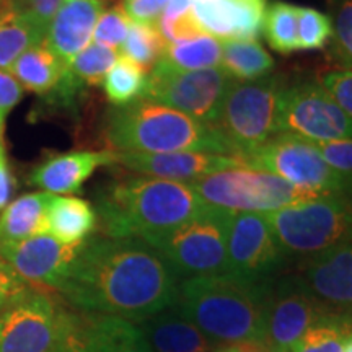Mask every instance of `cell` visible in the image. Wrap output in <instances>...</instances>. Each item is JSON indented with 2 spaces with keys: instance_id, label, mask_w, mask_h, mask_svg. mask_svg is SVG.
<instances>
[{
  "instance_id": "13",
  "label": "cell",
  "mask_w": 352,
  "mask_h": 352,
  "mask_svg": "<svg viewBox=\"0 0 352 352\" xmlns=\"http://www.w3.org/2000/svg\"><path fill=\"white\" fill-rule=\"evenodd\" d=\"M63 311L46 290L28 287L0 311V352H51Z\"/></svg>"
},
{
  "instance_id": "36",
  "label": "cell",
  "mask_w": 352,
  "mask_h": 352,
  "mask_svg": "<svg viewBox=\"0 0 352 352\" xmlns=\"http://www.w3.org/2000/svg\"><path fill=\"white\" fill-rule=\"evenodd\" d=\"M131 28V19L124 7L116 6L101 12L94 32V43L103 44L111 50H120L124 44Z\"/></svg>"
},
{
  "instance_id": "48",
  "label": "cell",
  "mask_w": 352,
  "mask_h": 352,
  "mask_svg": "<svg viewBox=\"0 0 352 352\" xmlns=\"http://www.w3.org/2000/svg\"><path fill=\"white\" fill-rule=\"evenodd\" d=\"M344 352H352V340L346 344V347H344Z\"/></svg>"
},
{
  "instance_id": "44",
  "label": "cell",
  "mask_w": 352,
  "mask_h": 352,
  "mask_svg": "<svg viewBox=\"0 0 352 352\" xmlns=\"http://www.w3.org/2000/svg\"><path fill=\"white\" fill-rule=\"evenodd\" d=\"M13 188H15V182L8 166L6 151H0V212L10 204Z\"/></svg>"
},
{
  "instance_id": "29",
  "label": "cell",
  "mask_w": 352,
  "mask_h": 352,
  "mask_svg": "<svg viewBox=\"0 0 352 352\" xmlns=\"http://www.w3.org/2000/svg\"><path fill=\"white\" fill-rule=\"evenodd\" d=\"M145 87H147L145 70L122 54L103 80L104 95L114 107H126L144 98Z\"/></svg>"
},
{
  "instance_id": "4",
  "label": "cell",
  "mask_w": 352,
  "mask_h": 352,
  "mask_svg": "<svg viewBox=\"0 0 352 352\" xmlns=\"http://www.w3.org/2000/svg\"><path fill=\"white\" fill-rule=\"evenodd\" d=\"M107 139L116 151L126 153L209 152L233 155L215 127L145 98L109 111Z\"/></svg>"
},
{
  "instance_id": "5",
  "label": "cell",
  "mask_w": 352,
  "mask_h": 352,
  "mask_svg": "<svg viewBox=\"0 0 352 352\" xmlns=\"http://www.w3.org/2000/svg\"><path fill=\"white\" fill-rule=\"evenodd\" d=\"M264 215L287 261L298 266L352 241L349 197H311Z\"/></svg>"
},
{
  "instance_id": "22",
  "label": "cell",
  "mask_w": 352,
  "mask_h": 352,
  "mask_svg": "<svg viewBox=\"0 0 352 352\" xmlns=\"http://www.w3.org/2000/svg\"><path fill=\"white\" fill-rule=\"evenodd\" d=\"M78 328L88 352H153L139 324L121 316L83 311Z\"/></svg>"
},
{
  "instance_id": "16",
  "label": "cell",
  "mask_w": 352,
  "mask_h": 352,
  "mask_svg": "<svg viewBox=\"0 0 352 352\" xmlns=\"http://www.w3.org/2000/svg\"><path fill=\"white\" fill-rule=\"evenodd\" d=\"M116 164L152 178L168 182L195 183L204 176L232 168H248L241 157L209 152L126 153L116 152Z\"/></svg>"
},
{
  "instance_id": "20",
  "label": "cell",
  "mask_w": 352,
  "mask_h": 352,
  "mask_svg": "<svg viewBox=\"0 0 352 352\" xmlns=\"http://www.w3.org/2000/svg\"><path fill=\"white\" fill-rule=\"evenodd\" d=\"M116 164V152L111 151H74L54 153L30 176L33 186L50 195H74L100 166Z\"/></svg>"
},
{
  "instance_id": "12",
  "label": "cell",
  "mask_w": 352,
  "mask_h": 352,
  "mask_svg": "<svg viewBox=\"0 0 352 352\" xmlns=\"http://www.w3.org/2000/svg\"><path fill=\"white\" fill-rule=\"evenodd\" d=\"M279 129L310 142H329L352 138V120L318 82L305 80L284 88Z\"/></svg>"
},
{
  "instance_id": "23",
  "label": "cell",
  "mask_w": 352,
  "mask_h": 352,
  "mask_svg": "<svg viewBox=\"0 0 352 352\" xmlns=\"http://www.w3.org/2000/svg\"><path fill=\"white\" fill-rule=\"evenodd\" d=\"M98 226V215L90 202L78 197L52 196L46 214L47 235L64 245H80Z\"/></svg>"
},
{
  "instance_id": "8",
  "label": "cell",
  "mask_w": 352,
  "mask_h": 352,
  "mask_svg": "<svg viewBox=\"0 0 352 352\" xmlns=\"http://www.w3.org/2000/svg\"><path fill=\"white\" fill-rule=\"evenodd\" d=\"M248 168L267 171L314 196H352V175L329 166L310 140L280 132L241 157Z\"/></svg>"
},
{
  "instance_id": "31",
  "label": "cell",
  "mask_w": 352,
  "mask_h": 352,
  "mask_svg": "<svg viewBox=\"0 0 352 352\" xmlns=\"http://www.w3.org/2000/svg\"><path fill=\"white\" fill-rule=\"evenodd\" d=\"M298 7L287 2H274L264 12L263 34L272 50L280 54L298 51Z\"/></svg>"
},
{
  "instance_id": "42",
  "label": "cell",
  "mask_w": 352,
  "mask_h": 352,
  "mask_svg": "<svg viewBox=\"0 0 352 352\" xmlns=\"http://www.w3.org/2000/svg\"><path fill=\"white\" fill-rule=\"evenodd\" d=\"M23 98V87L8 70L0 69V121H6L12 111Z\"/></svg>"
},
{
  "instance_id": "1",
  "label": "cell",
  "mask_w": 352,
  "mask_h": 352,
  "mask_svg": "<svg viewBox=\"0 0 352 352\" xmlns=\"http://www.w3.org/2000/svg\"><path fill=\"white\" fill-rule=\"evenodd\" d=\"M179 283L144 240L95 236L80 245L57 292L85 314L140 323L178 302Z\"/></svg>"
},
{
  "instance_id": "19",
  "label": "cell",
  "mask_w": 352,
  "mask_h": 352,
  "mask_svg": "<svg viewBox=\"0 0 352 352\" xmlns=\"http://www.w3.org/2000/svg\"><path fill=\"white\" fill-rule=\"evenodd\" d=\"M103 12V0H63L47 26L46 44L65 69L94 39L96 21Z\"/></svg>"
},
{
  "instance_id": "32",
  "label": "cell",
  "mask_w": 352,
  "mask_h": 352,
  "mask_svg": "<svg viewBox=\"0 0 352 352\" xmlns=\"http://www.w3.org/2000/svg\"><path fill=\"white\" fill-rule=\"evenodd\" d=\"M121 50L122 56L145 70L153 67L164 57L166 41L158 32L157 25L131 21L129 33Z\"/></svg>"
},
{
  "instance_id": "3",
  "label": "cell",
  "mask_w": 352,
  "mask_h": 352,
  "mask_svg": "<svg viewBox=\"0 0 352 352\" xmlns=\"http://www.w3.org/2000/svg\"><path fill=\"white\" fill-rule=\"evenodd\" d=\"M204 208L189 183L140 175L108 184L98 196L96 215L104 236L151 243Z\"/></svg>"
},
{
  "instance_id": "27",
  "label": "cell",
  "mask_w": 352,
  "mask_h": 352,
  "mask_svg": "<svg viewBox=\"0 0 352 352\" xmlns=\"http://www.w3.org/2000/svg\"><path fill=\"white\" fill-rule=\"evenodd\" d=\"M220 69L233 82H253L270 76L274 59L258 41H222Z\"/></svg>"
},
{
  "instance_id": "37",
  "label": "cell",
  "mask_w": 352,
  "mask_h": 352,
  "mask_svg": "<svg viewBox=\"0 0 352 352\" xmlns=\"http://www.w3.org/2000/svg\"><path fill=\"white\" fill-rule=\"evenodd\" d=\"M316 82L331 95L338 107L352 120V69L338 67L327 70L316 78Z\"/></svg>"
},
{
  "instance_id": "41",
  "label": "cell",
  "mask_w": 352,
  "mask_h": 352,
  "mask_svg": "<svg viewBox=\"0 0 352 352\" xmlns=\"http://www.w3.org/2000/svg\"><path fill=\"white\" fill-rule=\"evenodd\" d=\"M170 0H126L124 10L131 21L157 25Z\"/></svg>"
},
{
  "instance_id": "46",
  "label": "cell",
  "mask_w": 352,
  "mask_h": 352,
  "mask_svg": "<svg viewBox=\"0 0 352 352\" xmlns=\"http://www.w3.org/2000/svg\"><path fill=\"white\" fill-rule=\"evenodd\" d=\"M266 351L263 346L259 344H233L227 347H220L214 352H263Z\"/></svg>"
},
{
  "instance_id": "14",
  "label": "cell",
  "mask_w": 352,
  "mask_h": 352,
  "mask_svg": "<svg viewBox=\"0 0 352 352\" xmlns=\"http://www.w3.org/2000/svg\"><path fill=\"white\" fill-rule=\"evenodd\" d=\"M327 311L300 276L277 277L272 284L263 347L267 352H292L307 329Z\"/></svg>"
},
{
  "instance_id": "43",
  "label": "cell",
  "mask_w": 352,
  "mask_h": 352,
  "mask_svg": "<svg viewBox=\"0 0 352 352\" xmlns=\"http://www.w3.org/2000/svg\"><path fill=\"white\" fill-rule=\"evenodd\" d=\"M26 289H28V284L23 283L16 276V272L8 266V263L0 258V311Z\"/></svg>"
},
{
  "instance_id": "6",
  "label": "cell",
  "mask_w": 352,
  "mask_h": 352,
  "mask_svg": "<svg viewBox=\"0 0 352 352\" xmlns=\"http://www.w3.org/2000/svg\"><path fill=\"white\" fill-rule=\"evenodd\" d=\"M285 85L279 76L233 82L220 108L217 129L235 157H245L280 134V101Z\"/></svg>"
},
{
  "instance_id": "18",
  "label": "cell",
  "mask_w": 352,
  "mask_h": 352,
  "mask_svg": "<svg viewBox=\"0 0 352 352\" xmlns=\"http://www.w3.org/2000/svg\"><path fill=\"white\" fill-rule=\"evenodd\" d=\"M298 270L303 284L327 310L352 316V241L302 264Z\"/></svg>"
},
{
  "instance_id": "30",
  "label": "cell",
  "mask_w": 352,
  "mask_h": 352,
  "mask_svg": "<svg viewBox=\"0 0 352 352\" xmlns=\"http://www.w3.org/2000/svg\"><path fill=\"white\" fill-rule=\"evenodd\" d=\"M222 41L210 34H201L195 39L166 44L164 59L183 70H202L220 65Z\"/></svg>"
},
{
  "instance_id": "25",
  "label": "cell",
  "mask_w": 352,
  "mask_h": 352,
  "mask_svg": "<svg viewBox=\"0 0 352 352\" xmlns=\"http://www.w3.org/2000/svg\"><path fill=\"white\" fill-rule=\"evenodd\" d=\"M44 38L46 30L13 0H6L0 6V69H10L26 50L41 44Z\"/></svg>"
},
{
  "instance_id": "39",
  "label": "cell",
  "mask_w": 352,
  "mask_h": 352,
  "mask_svg": "<svg viewBox=\"0 0 352 352\" xmlns=\"http://www.w3.org/2000/svg\"><path fill=\"white\" fill-rule=\"evenodd\" d=\"M314 144L320 155L331 168L341 171V173L352 175V138Z\"/></svg>"
},
{
  "instance_id": "17",
  "label": "cell",
  "mask_w": 352,
  "mask_h": 352,
  "mask_svg": "<svg viewBox=\"0 0 352 352\" xmlns=\"http://www.w3.org/2000/svg\"><path fill=\"white\" fill-rule=\"evenodd\" d=\"M191 12L202 32L219 41H256L266 0H192Z\"/></svg>"
},
{
  "instance_id": "15",
  "label": "cell",
  "mask_w": 352,
  "mask_h": 352,
  "mask_svg": "<svg viewBox=\"0 0 352 352\" xmlns=\"http://www.w3.org/2000/svg\"><path fill=\"white\" fill-rule=\"evenodd\" d=\"M80 245H64L44 233L21 241L0 243V258L32 287L57 290Z\"/></svg>"
},
{
  "instance_id": "2",
  "label": "cell",
  "mask_w": 352,
  "mask_h": 352,
  "mask_svg": "<svg viewBox=\"0 0 352 352\" xmlns=\"http://www.w3.org/2000/svg\"><path fill=\"white\" fill-rule=\"evenodd\" d=\"M272 284L230 274L189 277L179 283L176 305L215 344L263 346Z\"/></svg>"
},
{
  "instance_id": "38",
  "label": "cell",
  "mask_w": 352,
  "mask_h": 352,
  "mask_svg": "<svg viewBox=\"0 0 352 352\" xmlns=\"http://www.w3.org/2000/svg\"><path fill=\"white\" fill-rule=\"evenodd\" d=\"M157 28L166 44L189 41V39H195L204 34L199 25L196 23L191 10L178 16H168L162 13V16L157 21Z\"/></svg>"
},
{
  "instance_id": "47",
  "label": "cell",
  "mask_w": 352,
  "mask_h": 352,
  "mask_svg": "<svg viewBox=\"0 0 352 352\" xmlns=\"http://www.w3.org/2000/svg\"><path fill=\"white\" fill-rule=\"evenodd\" d=\"M3 122H6V121H0V151H3V142H2V132H3Z\"/></svg>"
},
{
  "instance_id": "21",
  "label": "cell",
  "mask_w": 352,
  "mask_h": 352,
  "mask_svg": "<svg viewBox=\"0 0 352 352\" xmlns=\"http://www.w3.org/2000/svg\"><path fill=\"white\" fill-rule=\"evenodd\" d=\"M138 324L153 352H214L217 349V344L176 303Z\"/></svg>"
},
{
  "instance_id": "9",
  "label": "cell",
  "mask_w": 352,
  "mask_h": 352,
  "mask_svg": "<svg viewBox=\"0 0 352 352\" xmlns=\"http://www.w3.org/2000/svg\"><path fill=\"white\" fill-rule=\"evenodd\" d=\"M202 202L230 212L267 214L318 197L279 176L253 168H232L189 183Z\"/></svg>"
},
{
  "instance_id": "26",
  "label": "cell",
  "mask_w": 352,
  "mask_h": 352,
  "mask_svg": "<svg viewBox=\"0 0 352 352\" xmlns=\"http://www.w3.org/2000/svg\"><path fill=\"white\" fill-rule=\"evenodd\" d=\"M64 64L59 57L44 44H36L26 50L19 59L13 63L8 72L19 80L23 90L44 95L59 85L65 74Z\"/></svg>"
},
{
  "instance_id": "28",
  "label": "cell",
  "mask_w": 352,
  "mask_h": 352,
  "mask_svg": "<svg viewBox=\"0 0 352 352\" xmlns=\"http://www.w3.org/2000/svg\"><path fill=\"white\" fill-rule=\"evenodd\" d=\"M352 340V316L327 311L307 329L292 352H344Z\"/></svg>"
},
{
  "instance_id": "7",
  "label": "cell",
  "mask_w": 352,
  "mask_h": 352,
  "mask_svg": "<svg viewBox=\"0 0 352 352\" xmlns=\"http://www.w3.org/2000/svg\"><path fill=\"white\" fill-rule=\"evenodd\" d=\"M230 210L208 206L179 227L151 243L168 261L179 280L227 272Z\"/></svg>"
},
{
  "instance_id": "40",
  "label": "cell",
  "mask_w": 352,
  "mask_h": 352,
  "mask_svg": "<svg viewBox=\"0 0 352 352\" xmlns=\"http://www.w3.org/2000/svg\"><path fill=\"white\" fill-rule=\"evenodd\" d=\"M51 352H88L83 346L80 328H78V314L64 310L60 318L59 333Z\"/></svg>"
},
{
  "instance_id": "45",
  "label": "cell",
  "mask_w": 352,
  "mask_h": 352,
  "mask_svg": "<svg viewBox=\"0 0 352 352\" xmlns=\"http://www.w3.org/2000/svg\"><path fill=\"white\" fill-rule=\"evenodd\" d=\"M191 6H192V0H170L168 6L165 8L164 15H168V16L183 15V13L191 10Z\"/></svg>"
},
{
  "instance_id": "34",
  "label": "cell",
  "mask_w": 352,
  "mask_h": 352,
  "mask_svg": "<svg viewBox=\"0 0 352 352\" xmlns=\"http://www.w3.org/2000/svg\"><path fill=\"white\" fill-rule=\"evenodd\" d=\"M331 39L329 51L338 64L352 69V0H328Z\"/></svg>"
},
{
  "instance_id": "11",
  "label": "cell",
  "mask_w": 352,
  "mask_h": 352,
  "mask_svg": "<svg viewBox=\"0 0 352 352\" xmlns=\"http://www.w3.org/2000/svg\"><path fill=\"white\" fill-rule=\"evenodd\" d=\"M289 261L264 214L233 212L227 240L226 274L272 283Z\"/></svg>"
},
{
  "instance_id": "24",
  "label": "cell",
  "mask_w": 352,
  "mask_h": 352,
  "mask_svg": "<svg viewBox=\"0 0 352 352\" xmlns=\"http://www.w3.org/2000/svg\"><path fill=\"white\" fill-rule=\"evenodd\" d=\"M52 196L50 192H30L10 202L0 214V243L47 233L46 214Z\"/></svg>"
},
{
  "instance_id": "49",
  "label": "cell",
  "mask_w": 352,
  "mask_h": 352,
  "mask_svg": "<svg viewBox=\"0 0 352 352\" xmlns=\"http://www.w3.org/2000/svg\"><path fill=\"white\" fill-rule=\"evenodd\" d=\"M263 352H267V351H263Z\"/></svg>"
},
{
  "instance_id": "33",
  "label": "cell",
  "mask_w": 352,
  "mask_h": 352,
  "mask_svg": "<svg viewBox=\"0 0 352 352\" xmlns=\"http://www.w3.org/2000/svg\"><path fill=\"white\" fill-rule=\"evenodd\" d=\"M120 56L118 50L91 43L74 59L69 70L82 85H100Z\"/></svg>"
},
{
  "instance_id": "10",
  "label": "cell",
  "mask_w": 352,
  "mask_h": 352,
  "mask_svg": "<svg viewBox=\"0 0 352 352\" xmlns=\"http://www.w3.org/2000/svg\"><path fill=\"white\" fill-rule=\"evenodd\" d=\"M232 83V78L220 67L183 70L162 57L147 76L144 98L178 109L202 124L215 127Z\"/></svg>"
},
{
  "instance_id": "35",
  "label": "cell",
  "mask_w": 352,
  "mask_h": 352,
  "mask_svg": "<svg viewBox=\"0 0 352 352\" xmlns=\"http://www.w3.org/2000/svg\"><path fill=\"white\" fill-rule=\"evenodd\" d=\"M298 50L316 51L323 50L331 39V20L327 13L311 7H298L297 13Z\"/></svg>"
}]
</instances>
